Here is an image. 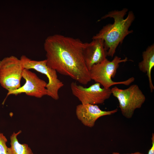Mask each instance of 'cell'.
Listing matches in <instances>:
<instances>
[{
	"label": "cell",
	"mask_w": 154,
	"mask_h": 154,
	"mask_svg": "<svg viewBox=\"0 0 154 154\" xmlns=\"http://www.w3.org/2000/svg\"><path fill=\"white\" fill-rule=\"evenodd\" d=\"M84 45L78 39L60 34L48 37L44 45L47 65L62 75L87 84L92 80L84 59Z\"/></svg>",
	"instance_id": "cell-1"
},
{
	"label": "cell",
	"mask_w": 154,
	"mask_h": 154,
	"mask_svg": "<svg viewBox=\"0 0 154 154\" xmlns=\"http://www.w3.org/2000/svg\"><path fill=\"white\" fill-rule=\"evenodd\" d=\"M127 11L126 8L120 11H112L102 17L101 20L112 18L114 22L104 26L92 38L103 40L104 47L108 56L113 57L119 44L123 42L127 36L133 32L129 29L135 19V15L132 11H130L126 18H124Z\"/></svg>",
	"instance_id": "cell-2"
},
{
	"label": "cell",
	"mask_w": 154,
	"mask_h": 154,
	"mask_svg": "<svg viewBox=\"0 0 154 154\" xmlns=\"http://www.w3.org/2000/svg\"><path fill=\"white\" fill-rule=\"evenodd\" d=\"M128 60L127 57L121 59L117 56H115L111 61L106 58L92 67L90 70L91 80H94L96 83H99L103 86V88L106 89L117 84L129 85L135 80L133 77L122 81L115 82L112 79L116 75L119 64Z\"/></svg>",
	"instance_id": "cell-3"
},
{
	"label": "cell",
	"mask_w": 154,
	"mask_h": 154,
	"mask_svg": "<svg viewBox=\"0 0 154 154\" xmlns=\"http://www.w3.org/2000/svg\"><path fill=\"white\" fill-rule=\"evenodd\" d=\"M111 90L112 94L118 100L122 114L127 119L132 117L135 111L141 108L146 100L145 95L136 84L125 89L115 86Z\"/></svg>",
	"instance_id": "cell-4"
},
{
	"label": "cell",
	"mask_w": 154,
	"mask_h": 154,
	"mask_svg": "<svg viewBox=\"0 0 154 154\" xmlns=\"http://www.w3.org/2000/svg\"><path fill=\"white\" fill-rule=\"evenodd\" d=\"M24 68L20 59L11 56L0 61V84L10 92L21 87Z\"/></svg>",
	"instance_id": "cell-5"
},
{
	"label": "cell",
	"mask_w": 154,
	"mask_h": 154,
	"mask_svg": "<svg viewBox=\"0 0 154 154\" xmlns=\"http://www.w3.org/2000/svg\"><path fill=\"white\" fill-rule=\"evenodd\" d=\"M20 59L24 69H34L46 76L48 80L46 86L47 96L55 100H58L59 90L64 84L58 78L56 71L47 65L46 60H32L24 55H22Z\"/></svg>",
	"instance_id": "cell-6"
},
{
	"label": "cell",
	"mask_w": 154,
	"mask_h": 154,
	"mask_svg": "<svg viewBox=\"0 0 154 154\" xmlns=\"http://www.w3.org/2000/svg\"><path fill=\"white\" fill-rule=\"evenodd\" d=\"M100 85L99 83H96L85 88L72 82L70 88L73 94L81 104L97 105L104 103L112 94L111 88H102Z\"/></svg>",
	"instance_id": "cell-7"
},
{
	"label": "cell",
	"mask_w": 154,
	"mask_h": 154,
	"mask_svg": "<svg viewBox=\"0 0 154 154\" xmlns=\"http://www.w3.org/2000/svg\"><path fill=\"white\" fill-rule=\"evenodd\" d=\"M22 77L25 81L24 84L18 89L7 93L3 104L7 97L10 95H17L24 93L28 96L38 98L47 95L46 89L47 83L39 78L35 73L29 70L24 69Z\"/></svg>",
	"instance_id": "cell-8"
},
{
	"label": "cell",
	"mask_w": 154,
	"mask_h": 154,
	"mask_svg": "<svg viewBox=\"0 0 154 154\" xmlns=\"http://www.w3.org/2000/svg\"><path fill=\"white\" fill-rule=\"evenodd\" d=\"M117 111V108L109 111H103L97 105L81 104L77 106L76 112L78 118L84 125L92 127L99 118L114 114Z\"/></svg>",
	"instance_id": "cell-9"
},
{
	"label": "cell",
	"mask_w": 154,
	"mask_h": 154,
	"mask_svg": "<svg viewBox=\"0 0 154 154\" xmlns=\"http://www.w3.org/2000/svg\"><path fill=\"white\" fill-rule=\"evenodd\" d=\"M83 52L85 64L89 71L94 65L104 61L108 56L104 41L100 39H92L90 42L84 43Z\"/></svg>",
	"instance_id": "cell-10"
},
{
	"label": "cell",
	"mask_w": 154,
	"mask_h": 154,
	"mask_svg": "<svg viewBox=\"0 0 154 154\" xmlns=\"http://www.w3.org/2000/svg\"><path fill=\"white\" fill-rule=\"evenodd\" d=\"M143 60L139 63L138 66L139 70L146 73L147 76L150 91L152 92L154 86L152 82L151 72L154 66V44L148 46L142 53Z\"/></svg>",
	"instance_id": "cell-11"
},
{
	"label": "cell",
	"mask_w": 154,
	"mask_h": 154,
	"mask_svg": "<svg viewBox=\"0 0 154 154\" xmlns=\"http://www.w3.org/2000/svg\"><path fill=\"white\" fill-rule=\"evenodd\" d=\"M21 132H13L10 136L11 146L8 147L7 154H34L27 144L19 142L17 136Z\"/></svg>",
	"instance_id": "cell-12"
},
{
	"label": "cell",
	"mask_w": 154,
	"mask_h": 154,
	"mask_svg": "<svg viewBox=\"0 0 154 154\" xmlns=\"http://www.w3.org/2000/svg\"><path fill=\"white\" fill-rule=\"evenodd\" d=\"M7 139L3 133H0V154H7Z\"/></svg>",
	"instance_id": "cell-13"
},
{
	"label": "cell",
	"mask_w": 154,
	"mask_h": 154,
	"mask_svg": "<svg viewBox=\"0 0 154 154\" xmlns=\"http://www.w3.org/2000/svg\"><path fill=\"white\" fill-rule=\"evenodd\" d=\"M152 146L149 151L148 154H154V134H152L151 137Z\"/></svg>",
	"instance_id": "cell-14"
},
{
	"label": "cell",
	"mask_w": 154,
	"mask_h": 154,
	"mask_svg": "<svg viewBox=\"0 0 154 154\" xmlns=\"http://www.w3.org/2000/svg\"><path fill=\"white\" fill-rule=\"evenodd\" d=\"M112 154H120L119 153L117 152H113ZM143 154V153L139 152H136L134 153H128V154Z\"/></svg>",
	"instance_id": "cell-15"
}]
</instances>
